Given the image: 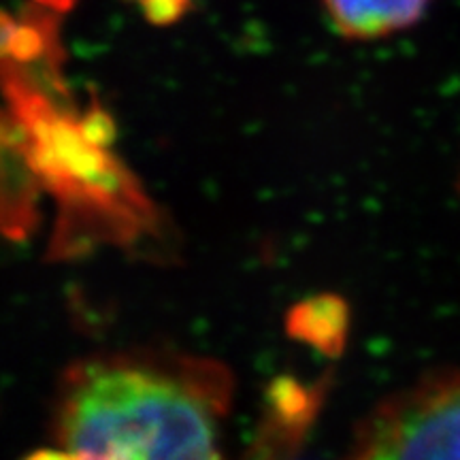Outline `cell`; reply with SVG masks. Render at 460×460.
<instances>
[{
    "mask_svg": "<svg viewBox=\"0 0 460 460\" xmlns=\"http://www.w3.org/2000/svg\"><path fill=\"white\" fill-rule=\"evenodd\" d=\"M32 3L41 4L48 11H68L77 4V0H32Z\"/></svg>",
    "mask_w": 460,
    "mask_h": 460,
    "instance_id": "6",
    "label": "cell"
},
{
    "mask_svg": "<svg viewBox=\"0 0 460 460\" xmlns=\"http://www.w3.org/2000/svg\"><path fill=\"white\" fill-rule=\"evenodd\" d=\"M345 460H460V373L390 396L362 422Z\"/></svg>",
    "mask_w": 460,
    "mask_h": 460,
    "instance_id": "2",
    "label": "cell"
},
{
    "mask_svg": "<svg viewBox=\"0 0 460 460\" xmlns=\"http://www.w3.org/2000/svg\"><path fill=\"white\" fill-rule=\"evenodd\" d=\"M233 382L220 362L158 349L79 360L56 396L58 444L79 460H224Z\"/></svg>",
    "mask_w": 460,
    "mask_h": 460,
    "instance_id": "1",
    "label": "cell"
},
{
    "mask_svg": "<svg viewBox=\"0 0 460 460\" xmlns=\"http://www.w3.org/2000/svg\"><path fill=\"white\" fill-rule=\"evenodd\" d=\"M348 307L335 295H318L298 303L288 314V332L318 352L337 356L348 339Z\"/></svg>",
    "mask_w": 460,
    "mask_h": 460,
    "instance_id": "4",
    "label": "cell"
},
{
    "mask_svg": "<svg viewBox=\"0 0 460 460\" xmlns=\"http://www.w3.org/2000/svg\"><path fill=\"white\" fill-rule=\"evenodd\" d=\"M324 4L343 37L376 39L416 24L429 0H324Z\"/></svg>",
    "mask_w": 460,
    "mask_h": 460,
    "instance_id": "3",
    "label": "cell"
},
{
    "mask_svg": "<svg viewBox=\"0 0 460 460\" xmlns=\"http://www.w3.org/2000/svg\"><path fill=\"white\" fill-rule=\"evenodd\" d=\"M22 460H79L71 450L66 447H45V450H37L32 454H28L26 458Z\"/></svg>",
    "mask_w": 460,
    "mask_h": 460,
    "instance_id": "5",
    "label": "cell"
}]
</instances>
